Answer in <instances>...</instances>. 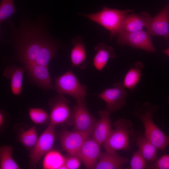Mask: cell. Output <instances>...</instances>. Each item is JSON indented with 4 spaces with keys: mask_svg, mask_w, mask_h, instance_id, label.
<instances>
[{
    "mask_svg": "<svg viewBox=\"0 0 169 169\" xmlns=\"http://www.w3.org/2000/svg\"><path fill=\"white\" fill-rule=\"evenodd\" d=\"M12 28L13 44L16 59L24 66L35 64L42 48L52 39L41 24L23 20Z\"/></svg>",
    "mask_w": 169,
    "mask_h": 169,
    "instance_id": "obj_1",
    "label": "cell"
},
{
    "mask_svg": "<svg viewBox=\"0 0 169 169\" xmlns=\"http://www.w3.org/2000/svg\"><path fill=\"white\" fill-rule=\"evenodd\" d=\"M158 109V105H152L147 102L142 105L136 102L132 114L143 123L146 137L158 150L163 151L169 145V136L163 132L153 121V116Z\"/></svg>",
    "mask_w": 169,
    "mask_h": 169,
    "instance_id": "obj_2",
    "label": "cell"
},
{
    "mask_svg": "<svg viewBox=\"0 0 169 169\" xmlns=\"http://www.w3.org/2000/svg\"><path fill=\"white\" fill-rule=\"evenodd\" d=\"M132 12L131 9L120 10L103 6L102 9L95 13L79 15L100 25L109 32L110 39H112L122 31L125 16Z\"/></svg>",
    "mask_w": 169,
    "mask_h": 169,
    "instance_id": "obj_3",
    "label": "cell"
},
{
    "mask_svg": "<svg viewBox=\"0 0 169 169\" xmlns=\"http://www.w3.org/2000/svg\"><path fill=\"white\" fill-rule=\"evenodd\" d=\"M112 130L103 144L105 151H115L131 149L130 137L135 132L133 124L129 120L120 118L114 124Z\"/></svg>",
    "mask_w": 169,
    "mask_h": 169,
    "instance_id": "obj_4",
    "label": "cell"
},
{
    "mask_svg": "<svg viewBox=\"0 0 169 169\" xmlns=\"http://www.w3.org/2000/svg\"><path fill=\"white\" fill-rule=\"evenodd\" d=\"M54 87V90L59 94L68 95L76 101H81L86 104L87 87L80 82L71 70L57 78Z\"/></svg>",
    "mask_w": 169,
    "mask_h": 169,
    "instance_id": "obj_5",
    "label": "cell"
},
{
    "mask_svg": "<svg viewBox=\"0 0 169 169\" xmlns=\"http://www.w3.org/2000/svg\"><path fill=\"white\" fill-rule=\"evenodd\" d=\"M56 126L50 124L41 134L30 150V165H36L40 159L52 149L55 140Z\"/></svg>",
    "mask_w": 169,
    "mask_h": 169,
    "instance_id": "obj_6",
    "label": "cell"
},
{
    "mask_svg": "<svg viewBox=\"0 0 169 169\" xmlns=\"http://www.w3.org/2000/svg\"><path fill=\"white\" fill-rule=\"evenodd\" d=\"M117 36V43L121 46L127 45L149 52L156 51L150 34L142 29L133 32L122 31Z\"/></svg>",
    "mask_w": 169,
    "mask_h": 169,
    "instance_id": "obj_7",
    "label": "cell"
},
{
    "mask_svg": "<svg viewBox=\"0 0 169 169\" xmlns=\"http://www.w3.org/2000/svg\"><path fill=\"white\" fill-rule=\"evenodd\" d=\"M128 95L123 82L121 81L114 84L112 87L105 90L98 95V97L105 102L106 109L113 112L125 106Z\"/></svg>",
    "mask_w": 169,
    "mask_h": 169,
    "instance_id": "obj_8",
    "label": "cell"
},
{
    "mask_svg": "<svg viewBox=\"0 0 169 169\" xmlns=\"http://www.w3.org/2000/svg\"><path fill=\"white\" fill-rule=\"evenodd\" d=\"M85 105L81 101H77L76 105L71 111L70 118L72 120L74 131H93L97 121L89 111Z\"/></svg>",
    "mask_w": 169,
    "mask_h": 169,
    "instance_id": "obj_9",
    "label": "cell"
},
{
    "mask_svg": "<svg viewBox=\"0 0 169 169\" xmlns=\"http://www.w3.org/2000/svg\"><path fill=\"white\" fill-rule=\"evenodd\" d=\"M92 132L63 130L59 132V138L64 151L69 155L77 156L79 150L86 140L92 134Z\"/></svg>",
    "mask_w": 169,
    "mask_h": 169,
    "instance_id": "obj_10",
    "label": "cell"
},
{
    "mask_svg": "<svg viewBox=\"0 0 169 169\" xmlns=\"http://www.w3.org/2000/svg\"><path fill=\"white\" fill-rule=\"evenodd\" d=\"M148 33L169 38V2L155 16H149L146 27Z\"/></svg>",
    "mask_w": 169,
    "mask_h": 169,
    "instance_id": "obj_11",
    "label": "cell"
},
{
    "mask_svg": "<svg viewBox=\"0 0 169 169\" xmlns=\"http://www.w3.org/2000/svg\"><path fill=\"white\" fill-rule=\"evenodd\" d=\"M101 146L92 137H89L79 150L77 156L87 169L95 168L102 153Z\"/></svg>",
    "mask_w": 169,
    "mask_h": 169,
    "instance_id": "obj_12",
    "label": "cell"
},
{
    "mask_svg": "<svg viewBox=\"0 0 169 169\" xmlns=\"http://www.w3.org/2000/svg\"><path fill=\"white\" fill-rule=\"evenodd\" d=\"M52 100L49 119L50 124L56 126L67 121L70 118L71 111L63 94H59Z\"/></svg>",
    "mask_w": 169,
    "mask_h": 169,
    "instance_id": "obj_13",
    "label": "cell"
},
{
    "mask_svg": "<svg viewBox=\"0 0 169 169\" xmlns=\"http://www.w3.org/2000/svg\"><path fill=\"white\" fill-rule=\"evenodd\" d=\"M24 67L29 78L35 84L44 90H54L47 66L33 64Z\"/></svg>",
    "mask_w": 169,
    "mask_h": 169,
    "instance_id": "obj_14",
    "label": "cell"
},
{
    "mask_svg": "<svg viewBox=\"0 0 169 169\" xmlns=\"http://www.w3.org/2000/svg\"><path fill=\"white\" fill-rule=\"evenodd\" d=\"M111 113L106 109L99 110L98 112L100 119L94 126L92 137L101 145L105 141L112 130L110 117Z\"/></svg>",
    "mask_w": 169,
    "mask_h": 169,
    "instance_id": "obj_15",
    "label": "cell"
},
{
    "mask_svg": "<svg viewBox=\"0 0 169 169\" xmlns=\"http://www.w3.org/2000/svg\"><path fill=\"white\" fill-rule=\"evenodd\" d=\"M131 140L149 163L154 162L157 159L158 149L146 137L144 133L139 131L135 132L131 136Z\"/></svg>",
    "mask_w": 169,
    "mask_h": 169,
    "instance_id": "obj_16",
    "label": "cell"
},
{
    "mask_svg": "<svg viewBox=\"0 0 169 169\" xmlns=\"http://www.w3.org/2000/svg\"><path fill=\"white\" fill-rule=\"evenodd\" d=\"M129 159L122 156L115 151H105L101 153L95 169H121Z\"/></svg>",
    "mask_w": 169,
    "mask_h": 169,
    "instance_id": "obj_17",
    "label": "cell"
},
{
    "mask_svg": "<svg viewBox=\"0 0 169 169\" xmlns=\"http://www.w3.org/2000/svg\"><path fill=\"white\" fill-rule=\"evenodd\" d=\"M73 45L70 54L72 67L84 69L87 67L85 44L82 36L76 37L72 40Z\"/></svg>",
    "mask_w": 169,
    "mask_h": 169,
    "instance_id": "obj_18",
    "label": "cell"
},
{
    "mask_svg": "<svg viewBox=\"0 0 169 169\" xmlns=\"http://www.w3.org/2000/svg\"><path fill=\"white\" fill-rule=\"evenodd\" d=\"M25 71V67L14 65L7 66L4 70L3 74L7 79L10 80L11 90L14 95H19L22 92L23 77Z\"/></svg>",
    "mask_w": 169,
    "mask_h": 169,
    "instance_id": "obj_19",
    "label": "cell"
},
{
    "mask_svg": "<svg viewBox=\"0 0 169 169\" xmlns=\"http://www.w3.org/2000/svg\"><path fill=\"white\" fill-rule=\"evenodd\" d=\"M95 50L96 53L93 58V63L95 68L100 71L104 68L110 59L116 56L114 48L103 42L96 45Z\"/></svg>",
    "mask_w": 169,
    "mask_h": 169,
    "instance_id": "obj_20",
    "label": "cell"
},
{
    "mask_svg": "<svg viewBox=\"0 0 169 169\" xmlns=\"http://www.w3.org/2000/svg\"><path fill=\"white\" fill-rule=\"evenodd\" d=\"M150 15L146 12L138 14L129 13L125 18L122 31L133 32L142 30L146 27Z\"/></svg>",
    "mask_w": 169,
    "mask_h": 169,
    "instance_id": "obj_21",
    "label": "cell"
},
{
    "mask_svg": "<svg viewBox=\"0 0 169 169\" xmlns=\"http://www.w3.org/2000/svg\"><path fill=\"white\" fill-rule=\"evenodd\" d=\"M143 67L142 62H136L125 76L123 84L131 92L135 91V87L140 80Z\"/></svg>",
    "mask_w": 169,
    "mask_h": 169,
    "instance_id": "obj_22",
    "label": "cell"
},
{
    "mask_svg": "<svg viewBox=\"0 0 169 169\" xmlns=\"http://www.w3.org/2000/svg\"><path fill=\"white\" fill-rule=\"evenodd\" d=\"M58 46L52 39L42 49L35 64L47 66L50 61L56 57Z\"/></svg>",
    "mask_w": 169,
    "mask_h": 169,
    "instance_id": "obj_23",
    "label": "cell"
},
{
    "mask_svg": "<svg viewBox=\"0 0 169 169\" xmlns=\"http://www.w3.org/2000/svg\"><path fill=\"white\" fill-rule=\"evenodd\" d=\"M12 146L4 145L0 148V169H18L20 167L13 157Z\"/></svg>",
    "mask_w": 169,
    "mask_h": 169,
    "instance_id": "obj_24",
    "label": "cell"
},
{
    "mask_svg": "<svg viewBox=\"0 0 169 169\" xmlns=\"http://www.w3.org/2000/svg\"><path fill=\"white\" fill-rule=\"evenodd\" d=\"M65 157L56 151H50L46 155L43 162L45 169H59L65 164Z\"/></svg>",
    "mask_w": 169,
    "mask_h": 169,
    "instance_id": "obj_25",
    "label": "cell"
},
{
    "mask_svg": "<svg viewBox=\"0 0 169 169\" xmlns=\"http://www.w3.org/2000/svg\"><path fill=\"white\" fill-rule=\"evenodd\" d=\"M35 126H32L22 132L18 137V140L26 149L30 150L35 144L38 139Z\"/></svg>",
    "mask_w": 169,
    "mask_h": 169,
    "instance_id": "obj_26",
    "label": "cell"
},
{
    "mask_svg": "<svg viewBox=\"0 0 169 169\" xmlns=\"http://www.w3.org/2000/svg\"><path fill=\"white\" fill-rule=\"evenodd\" d=\"M16 11L14 0H1L0 23H2L13 14Z\"/></svg>",
    "mask_w": 169,
    "mask_h": 169,
    "instance_id": "obj_27",
    "label": "cell"
},
{
    "mask_svg": "<svg viewBox=\"0 0 169 169\" xmlns=\"http://www.w3.org/2000/svg\"><path fill=\"white\" fill-rule=\"evenodd\" d=\"M28 115L32 121L36 124H44L49 119L47 112L40 108H30Z\"/></svg>",
    "mask_w": 169,
    "mask_h": 169,
    "instance_id": "obj_28",
    "label": "cell"
},
{
    "mask_svg": "<svg viewBox=\"0 0 169 169\" xmlns=\"http://www.w3.org/2000/svg\"><path fill=\"white\" fill-rule=\"evenodd\" d=\"M148 164L142 154L138 150L133 152L132 157L130 161V166L126 169H148Z\"/></svg>",
    "mask_w": 169,
    "mask_h": 169,
    "instance_id": "obj_29",
    "label": "cell"
},
{
    "mask_svg": "<svg viewBox=\"0 0 169 169\" xmlns=\"http://www.w3.org/2000/svg\"><path fill=\"white\" fill-rule=\"evenodd\" d=\"M148 169H169V155H162L154 162L149 163Z\"/></svg>",
    "mask_w": 169,
    "mask_h": 169,
    "instance_id": "obj_30",
    "label": "cell"
},
{
    "mask_svg": "<svg viewBox=\"0 0 169 169\" xmlns=\"http://www.w3.org/2000/svg\"><path fill=\"white\" fill-rule=\"evenodd\" d=\"M81 162L77 156L69 155L65 157V164L67 169H77L80 167Z\"/></svg>",
    "mask_w": 169,
    "mask_h": 169,
    "instance_id": "obj_31",
    "label": "cell"
},
{
    "mask_svg": "<svg viewBox=\"0 0 169 169\" xmlns=\"http://www.w3.org/2000/svg\"><path fill=\"white\" fill-rule=\"evenodd\" d=\"M4 117L2 111L0 112V127L2 128L4 123Z\"/></svg>",
    "mask_w": 169,
    "mask_h": 169,
    "instance_id": "obj_32",
    "label": "cell"
},
{
    "mask_svg": "<svg viewBox=\"0 0 169 169\" xmlns=\"http://www.w3.org/2000/svg\"><path fill=\"white\" fill-rule=\"evenodd\" d=\"M162 51L168 56H169V48L163 50Z\"/></svg>",
    "mask_w": 169,
    "mask_h": 169,
    "instance_id": "obj_33",
    "label": "cell"
},
{
    "mask_svg": "<svg viewBox=\"0 0 169 169\" xmlns=\"http://www.w3.org/2000/svg\"><path fill=\"white\" fill-rule=\"evenodd\" d=\"M168 103H169V95L168 97Z\"/></svg>",
    "mask_w": 169,
    "mask_h": 169,
    "instance_id": "obj_34",
    "label": "cell"
}]
</instances>
